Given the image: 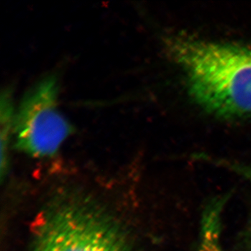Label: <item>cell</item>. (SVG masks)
Here are the masks:
<instances>
[{
	"label": "cell",
	"mask_w": 251,
	"mask_h": 251,
	"mask_svg": "<svg viewBox=\"0 0 251 251\" xmlns=\"http://www.w3.org/2000/svg\"><path fill=\"white\" fill-rule=\"evenodd\" d=\"M231 193L216 196L207 201L201 216L197 251H224L221 243L222 216Z\"/></svg>",
	"instance_id": "cell-4"
},
{
	"label": "cell",
	"mask_w": 251,
	"mask_h": 251,
	"mask_svg": "<svg viewBox=\"0 0 251 251\" xmlns=\"http://www.w3.org/2000/svg\"><path fill=\"white\" fill-rule=\"evenodd\" d=\"M56 74L39 80L23 97L15 117L16 146L33 156L54 155L74 128L58 110Z\"/></svg>",
	"instance_id": "cell-3"
},
{
	"label": "cell",
	"mask_w": 251,
	"mask_h": 251,
	"mask_svg": "<svg viewBox=\"0 0 251 251\" xmlns=\"http://www.w3.org/2000/svg\"><path fill=\"white\" fill-rule=\"evenodd\" d=\"M32 251H133L115 224L89 206L69 204L49 214Z\"/></svg>",
	"instance_id": "cell-2"
},
{
	"label": "cell",
	"mask_w": 251,
	"mask_h": 251,
	"mask_svg": "<svg viewBox=\"0 0 251 251\" xmlns=\"http://www.w3.org/2000/svg\"><path fill=\"white\" fill-rule=\"evenodd\" d=\"M199 157L201 160L202 159L204 161L211 163V164L213 163L216 166L229 170L251 182V163L247 164V163H238V162L229 161L223 158H214L211 156H206V155L201 154L197 158Z\"/></svg>",
	"instance_id": "cell-6"
},
{
	"label": "cell",
	"mask_w": 251,
	"mask_h": 251,
	"mask_svg": "<svg viewBox=\"0 0 251 251\" xmlns=\"http://www.w3.org/2000/svg\"><path fill=\"white\" fill-rule=\"evenodd\" d=\"M14 107H13L11 89L2 91L0 101V134H1V169L7 163V148L9 145L11 128L14 125Z\"/></svg>",
	"instance_id": "cell-5"
},
{
	"label": "cell",
	"mask_w": 251,
	"mask_h": 251,
	"mask_svg": "<svg viewBox=\"0 0 251 251\" xmlns=\"http://www.w3.org/2000/svg\"><path fill=\"white\" fill-rule=\"evenodd\" d=\"M164 46L198 106L222 118L251 117V46L184 34L167 36Z\"/></svg>",
	"instance_id": "cell-1"
},
{
	"label": "cell",
	"mask_w": 251,
	"mask_h": 251,
	"mask_svg": "<svg viewBox=\"0 0 251 251\" xmlns=\"http://www.w3.org/2000/svg\"><path fill=\"white\" fill-rule=\"evenodd\" d=\"M242 244L244 251H251V218L242 234Z\"/></svg>",
	"instance_id": "cell-7"
}]
</instances>
